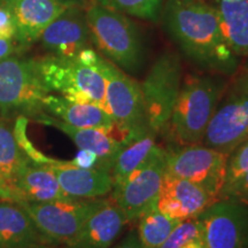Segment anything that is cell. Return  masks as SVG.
<instances>
[{
  "instance_id": "cell-39",
  "label": "cell",
  "mask_w": 248,
  "mask_h": 248,
  "mask_svg": "<svg viewBox=\"0 0 248 248\" xmlns=\"http://www.w3.org/2000/svg\"><path fill=\"white\" fill-rule=\"evenodd\" d=\"M62 248H63V247H62Z\"/></svg>"
},
{
  "instance_id": "cell-5",
  "label": "cell",
  "mask_w": 248,
  "mask_h": 248,
  "mask_svg": "<svg viewBox=\"0 0 248 248\" xmlns=\"http://www.w3.org/2000/svg\"><path fill=\"white\" fill-rule=\"evenodd\" d=\"M90 66H94L104 76L107 111L129 142L153 132L148 125L140 83L98 52Z\"/></svg>"
},
{
  "instance_id": "cell-1",
  "label": "cell",
  "mask_w": 248,
  "mask_h": 248,
  "mask_svg": "<svg viewBox=\"0 0 248 248\" xmlns=\"http://www.w3.org/2000/svg\"><path fill=\"white\" fill-rule=\"evenodd\" d=\"M163 26L188 60L218 75H234L239 58L225 43L208 0H167Z\"/></svg>"
},
{
  "instance_id": "cell-7",
  "label": "cell",
  "mask_w": 248,
  "mask_h": 248,
  "mask_svg": "<svg viewBox=\"0 0 248 248\" xmlns=\"http://www.w3.org/2000/svg\"><path fill=\"white\" fill-rule=\"evenodd\" d=\"M182 82L181 57L173 51H166L157 57L140 83L148 125L155 135L164 132L177 101Z\"/></svg>"
},
{
  "instance_id": "cell-33",
  "label": "cell",
  "mask_w": 248,
  "mask_h": 248,
  "mask_svg": "<svg viewBox=\"0 0 248 248\" xmlns=\"http://www.w3.org/2000/svg\"><path fill=\"white\" fill-rule=\"evenodd\" d=\"M28 47L17 42L16 39H2L0 38V61L5 60L14 54L22 53Z\"/></svg>"
},
{
  "instance_id": "cell-15",
  "label": "cell",
  "mask_w": 248,
  "mask_h": 248,
  "mask_svg": "<svg viewBox=\"0 0 248 248\" xmlns=\"http://www.w3.org/2000/svg\"><path fill=\"white\" fill-rule=\"evenodd\" d=\"M214 202L213 198L198 185L166 171L154 208L179 222L198 217Z\"/></svg>"
},
{
  "instance_id": "cell-18",
  "label": "cell",
  "mask_w": 248,
  "mask_h": 248,
  "mask_svg": "<svg viewBox=\"0 0 248 248\" xmlns=\"http://www.w3.org/2000/svg\"><path fill=\"white\" fill-rule=\"evenodd\" d=\"M48 167L57 176L62 191L70 199H97L113 191V177L107 170L79 168L70 161L60 160Z\"/></svg>"
},
{
  "instance_id": "cell-9",
  "label": "cell",
  "mask_w": 248,
  "mask_h": 248,
  "mask_svg": "<svg viewBox=\"0 0 248 248\" xmlns=\"http://www.w3.org/2000/svg\"><path fill=\"white\" fill-rule=\"evenodd\" d=\"M228 159L229 154L204 145H186L167 151L166 171L198 185L217 201L224 186Z\"/></svg>"
},
{
  "instance_id": "cell-32",
  "label": "cell",
  "mask_w": 248,
  "mask_h": 248,
  "mask_svg": "<svg viewBox=\"0 0 248 248\" xmlns=\"http://www.w3.org/2000/svg\"><path fill=\"white\" fill-rule=\"evenodd\" d=\"M70 162L73 163L74 166L79 167V168H84V169H92V168L98 169V166H99V160L97 155L93 154L92 152L85 151V150H79L76 156L74 157Z\"/></svg>"
},
{
  "instance_id": "cell-29",
  "label": "cell",
  "mask_w": 248,
  "mask_h": 248,
  "mask_svg": "<svg viewBox=\"0 0 248 248\" xmlns=\"http://www.w3.org/2000/svg\"><path fill=\"white\" fill-rule=\"evenodd\" d=\"M246 172H248V139L229 155L228 163H226L225 182L222 190L237 182Z\"/></svg>"
},
{
  "instance_id": "cell-34",
  "label": "cell",
  "mask_w": 248,
  "mask_h": 248,
  "mask_svg": "<svg viewBox=\"0 0 248 248\" xmlns=\"http://www.w3.org/2000/svg\"><path fill=\"white\" fill-rule=\"evenodd\" d=\"M232 90L239 92L248 93V61L241 68H238L235 71Z\"/></svg>"
},
{
  "instance_id": "cell-30",
  "label": "cell",
  "mask_w": 248,
  "mask_h": 248,
  "mask_svg": "<svg viewBox=\"0 0 248 248\" xmlns=\"http://www.w3.org/2000/svg\"><path fill=\"white\" fill-rule=\"evenodd\" d=\"M219 199H233L248 203V172L233 184L222 190Z\"/></svg>"
},
{
  "instance_id": "cell-16",
  "label": "cell",
  "mask_w": 248,
  "mask_h": 248,
  "mask_svg": "<svg viewBox=\"0 0 248 248\" xmlns=\"http://www.w3.org/2000/svg\"><path fill=\"white\" fill-rule=\"evenodd\" d=\"M36 121L38 123L59 129L67 135L79 150L90 151L97 155L99 160L98 169L107 170L109 172L117 154L125 146V144L117 136L116 125L111 130L75 128L47 113L42 114Z\"/></svg>"
},
{
  "instance_id": "cell-8",
  "label": "cell",
  "mask_w": 248,
  "mask_h": 248,
  "mask_svg": "<svg viewBox=\"0 0 248 248\" xmlns=\"http://www.w3.org/2000/svg\"><path fill=\"white\" fill-rule=\"evenodd\" d=\"M106 198L69 199L51 202L21 203L48 244L64 246L70 243L85 222Z\"/></svg>"
},
{
  "instance_id": "cell-26",
  "label": "cell",
  "mask_w": 248,
  "mask_h": 248,
  "mask_svg": "<svg viewBox=\"0 0 248 248\" xmlns=\"http://www.w3.org/2000/svg\"><path fill=\"white\" fill-rule=\"evenodd\" d=\"M105 7L114 9L128 16L157 23L162 17L167 0H95Z\"/></svg>"
},
{
  "instance_id": "cell-4",
  "label": "cell",
  "mask_w": 248,
  "mask_h": 248,
  "mask_svg": "<svg viewBox=\"0 0 248 248\" xmlns=\"http://www.w3.org/2000/svg\"><path fill=\"white\" fill-rule=\"evenodd\" d=\"M51 93L35 59L9 57L0 61V116L37 120L46 113L45 98Z\"/></svg>"
},
{
  "instance_id": "cell-14",
  "label": "cell",
  "mask_w": 248,
  "mask_h": 248,
  "mask_svg": "<svg viewBox=\"0 0 248 248\" xmlns=\"http://www.w3.org/2000/svg\"><path fill=\"white\" fill-rule=\"evenodd\" d=\"M13 15L15 39L26 47L39 40L44 30L73 5L63 0H0Z\"/></svg>"
},
{
  "instance_id": "cell-17",
  "label": "cell",
  "mask_w": 248,
  "mask_h": 248,
  "mask_svg": "<svg viewBox=\"0 0 248 248\" xmlns=\"http://www.w3.org/2000/svg\"><path fill=\"white\" fill-rule=\"evenodd\" d=\"M125 216L111 198L89 217L79 233L63 248H110L128 224Z\"/></svg>"
},
{
  "instance_id": "cell-36",
  "label": "cell",
  "mask_w": 248,
  "mask_h": 248,
  "mask_svg": "<svg viewBox=\"0 0 248 248\" xmlns=\"http://www.w3.org/2000/svg\"><path fill=\"white\" fill-rule=\"evenodd\" d=\"M63 1H66L68 4L73 6H78V7L86 8L91 2L94 1V0H63Z\"/></svg>"
},
{
  "instance_id": "cell-28",
  "label": "cell",
  "mask_w": 248,
  "mask_h": 248,
  "mask_svg": "<svg viewBox=\"0 0 248 248\" xmlns=\"http://www.w3.org/2000/svg\"><path fill=\"white\" fill-rule=\"evenodd\" d=\"M15 122L13 125L14 137L16 139L18 146L24 154L29 157L30 161L38 164H53L57 162V160L51 159L39 152L33 146L32 142L29 140L27 136V128H28V117L27 116H17L15 117Z\"/></svg>"
},
{
  "instance_id": "cell-37",
  "label": "cell",
  "mask_w": 248,
  "mask_h": 248,
  "mask_svg": "<svg viewBox=\"0 0 248 248\" xmlns=\"http://www.w3.org/2000/svg\"><path fill=\"white\" fill-rule=\"evenodd\" d=\"M16 248H62V247H61V246H57V245L40 244V245H33V246H28V247H16Z\"/></svg>"
},
{
  "instance_id": "cell-2",
  "label": "cell",
  "mask_w": 248,
  "mask_h": 248,
  "mask_svg": "<svg viewBox=\"0 0 248 248\" xmlns=\"http://www.w3.org/2000/svg\"><path fill=\"white\" fill-rule=\"evenodd\" d=\"M225 89L226 82L221 76L185 77L164 132H169L179 146L201 144L207 125Z\"/></svg>"
},
{
  "instance_id": "cell-6",
  "label": "cell",
  "mask_w": 248,
  "mask_h": 248,
  "mask_svg": "<svg viewBox=\"0 0 248 248\" xmlns=\"http://www.w3.org/2000/svg\"><path fill=\"white\" fill-rule=\"evenodd\" d=\"M37 61L40 75L49 91L60 93L70 101L91 102L107 111L106 82L94 66H88L77 58L55 55H47Z\"/></svg>"
},
{
  "instance_id": "cell-25",
  "label": "cell",
  "mask_w": 248,
  "mask_h": 248,
  "mask_svg": "<svg viewBox=\"0 0 248 248\" xmlns=\"http://www.w3.org/2000/svg\"><path fill=\"white\" fill-rule=\"evenodd\" d=\"M137 221V234L142 248H160L178 223L155 208L148 210Z\"/></svg>"
},
{
  "instance_id": "cell-19",
  "label": "cell",
  "mask_w": 248,
  "mask_h": 248,
  "mask_svg": "<svg viewBox=\"0 0 248 248\" xmlns=\"http://www.w3.org/2000/svg\"><path fill=\"white\" fill-rule=\"evenodd\" d=\"M11 122L0 116V200L18 203L17 181L30 159L18 146Z\"/></svg>"
},
{
  "instance_id": "cell-20",
  "label": "cell",
  "mask_w": 248,
  "mask_h": 248,
  "mask_svg": "<svg viewBox=\"0 0 248 248\" xmlns=\"http://www.w3.org/2000/svg\"><path fill=\"white\" fill-rule=\"evenodd\" d=\"M40 244L48 243L22 204L0 200V248L28 247Z\"/></svg>"
},
{
  "instance_id": "cell-11",
  "label": "cell",
  "mask_w": 248,
  "mask_h": 248,
  "mask_svg": "<svg viewBox=\"0 0 248 248\" xmlns=\"http://www.w3.org/2000/svg\"><path fill=\"white\" fill-rule=\"evenodd\" d=\"M199 217L204 248H248V203L219 199Z\"/></svg>"
},
{
  "instance_id": "cell-21",
  "label": "cell",
  "mask_w": 248,
  "mask_h": 248,
  "mask_svg": "<svg viewBox=\"0 0 248 248\" xmlns=\"http://www.w3.org/2000/svg\"><path fill=\"white\" fill-rule=\"evenodd\" d=\"M44 108L49 115L75 128L111 130L115 126L109 114L91 102L70 101L62 95L49 93L45 98Z\"/></svg>"
},
{
  "instance_id": "cell-27",
  "label": "cell",
  "mask_w": 248,
  "mask_h": 248,
  "mask_svg": "<svg viewBox=\"0 0 248 248\" xmlns=\"http://www.w3.org/2000/svg\"><path fill=\"white\" fill-rule=\"evenodd\" d=\"M192 241H203V228L199 216L179 221L160 248H182Z\"/></svg>"
},
{
  "instance_id": "cell-35",
  "label": "cell",
  "mask_w": 248,
  "mask_h": 248,
  "mask_svg": "<svg viewBox=\"0 0 248 248\" xmlns=\"http://www.w3.org/2000/svg\"><path fill=\"white\" fill-rule=\"evenodd\" d=\"M110 248H142L139 241L137 231H129L119 243L113 245Z\"/></svg>"
},
{
  "instance_id": "cell-23",
  "label": "cell",
  "mask_w": 248,
  "mask_h": 248,
  "mask_svg": "<svg viewBox=\"0 0 248 248\" xmlns=\"http://www.w3.org/2000/svg\"><path fill=\"white\" fill-rule=\"evenodd\" d=\"M18 203L51 202L69 200L62 191L55 173L48 164H38L30 161L17 181Z\"/></svg>"
},
{
  "instance_id": "cell-12",
  "label": "cell",
  "mask_w": 248,
  "mask_h": 248,
  "mask_svg": "<svg viewBox=\"0 0 248 248\" xmlns=\"http://www.w3.org/2000/svg\"><path fill=\"white\" fill-rule=\"evenodd\" d=\"M248 139V93L231 90L219 101L201 144L230 155Z\"/></svg>"
},
{
  "instance_id": "cell-22",
  "label": "cell",
  "mask_w": 248,
  "mask_h": 248,
  "mask_svg": "<svg viewBox=\"0 0 248 248\" xmlns=\"http://www.w3.org/2000/svg\"><path fill=\"white\" fill-rule=\"evenodd\" d=\"M215 11L219 29L238 58H248V0H208Z\"/></svg>"
},
{
  "instance_id": "cell-38",
  "label": "cell",
  "mask_w": 248,
  "mask_h": 248,
  "mask_svg": "<svg viewBox=\"0 0 248 248\" xmlns=\"http://www.w3.org/2000/svg\"><path fill=\"white\" fill-rule=\"evenodd\" d=\"M182 248H204L203 241H192V243L185 245Z\"/></svg>"
},
{
  "instance_id": "cell-31",
  "label": "cell",
  "mask_w": 248,
  "mask_h": 248,
  "mask_svg": "<svg viewBox=\"0 0 248 248\" xmlns=\"http://www.w3.org/2000/svg\"><path fill=\"white\" fill-rule=\"evenodd\" d=\"M16 36V24L11 12L0 4V38L15 39Z\"/></svg>"
},
{
  "instance_id": "cell-24",
  "label": "cell",
  "mask_w": 248,
  "mask_h": 248,
  "mask_svg": "<svg viewBox=\"0 0 248 248\" xmlns=\"http://www.w3.org/2000/svg\"><path fill=\"white\" fill-rule=\"evenodd\" d=\"M156 136L155 133L150 132L144 137L125 145L120 151L110 170L114 186L125 181L133 171L144 166L153 156L156 148L159 147L156 145Z\"/></svg>"
},
{
  "instance_id": "cell-10",
  "label": "cell",
  "mask_w": 248,
  "mask_h": 248,
  "mask_svg": "<svg viewBox=\"0 0 248 248\" xmlns=\"http://www.w3.org/2000/svg\"><path fill=\"white\" fill-rule=\"evenodd\" d=\"M166 153L167 150L159 146L144 166L113 187L110 198L128 222L137 221L154 208L166 173Z\"/></svg>"
},
{
  "instance_id": "cell-3",
  "label": "cell",
  "mask_w": 248,
  "mask_h": 248,
  "mask_svg": "<svg viewBox=\"0 0 248 248\" xmlns=\"http://www.w3.org/2000/svg\"><path fill=\"white\" fill-rule=\"evenodd\" d=\"M92 44L126 73H137L145 62L144 38L128 15L93 1L85 8Z\"/></svg>"
},
{
  "instance_id": "cell-13",
  "label": "cell",
  "mask_w": 248,
  "mask_h": 248,
  "mask_svg": "<svg viewBox=\"0 0 248 248\" xmlns=\"http://www.w3.org/2000/svg\"><path fill=\"white\" fill-rule=\"evenodd\" d=\"M84 9L78 6L69 7L44 30L39 40L49 55L76 58L83 49L91 47Z\"/></svg>"
}]
</instances>
